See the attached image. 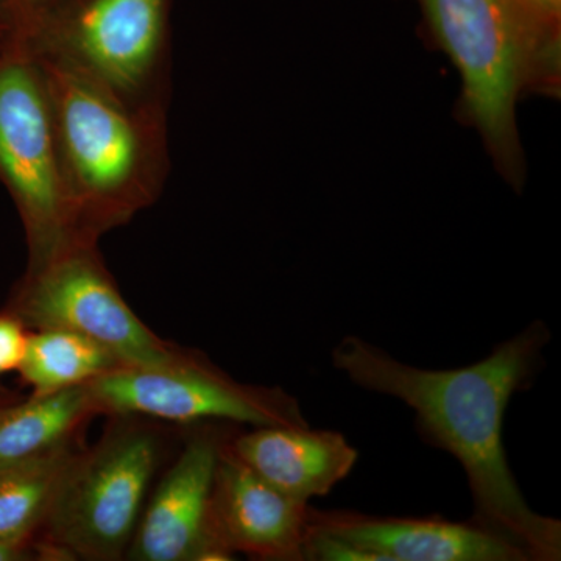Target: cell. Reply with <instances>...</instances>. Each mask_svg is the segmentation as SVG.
<instances>
[{
    "instance_id": "obj_11",
    "label": "cell",
    "mask_w": 561,
    "mask_h": 561,
    "mask_svg": "<svg viewBox=\"0 0 561 561\" xmlns=\"http://www.w3.org/2000/svg\"><path fill=\"white\" fill-rule=\"evenodd\" d=\"M309 513V502L264 481L231 451L230 438L225 442L210 494L209 526L228 559L243 553L257 560H305Z\"/></svg>"
},
{
    "instance_id": "obj_1",
    "label": "cell",
    "mask_w": 561,
    "mask_h": 561,
    "mask_svg": "<svg viewBox=\"0 0 561 561\" xmlns=\"http://www.w3.org/2000/svg\"><path fill=\"white\" fill-rule=\"evenodd\" d=\"M551 339L548 324L535 320L485 359L451 370L402 364L357 335H346L331 353L335 370L354 386L397 398L415 412L421 440L451 454L463 468L472 522L522 549L529 561L561 559V523L535 512L524 497L502 431L508 402L529 389Z\"/></svg>"
},
{
    "instance_id": "obj_19",
    "label": "cell",
    "mask_w": 561,
    "mask_h": 561,
    "mask_svg": "<svg viewBox=\"0 0 561 561\" xmlns=\"http://www.w3.org/2000/svg\"><path fill=\"white\" fill-rule=\"evenodd\" d=\"M534 2L540 5L541 9L549 11V13L560 16L561 0H534Z\"/></svg>"
},
{
    "instance_id": "obj_12",
    "label": "cell",
    "mask_w": 561,
    "mask_h": 561,
    "mask_svg": "<svg viewBox=\"0 0 561 561\" xmlns=\"http://www.w3.org/2000/svg\"><path fill=\"white\" fill-rule=\"evenodd\" d=\"M231 451L287 496L324 497L351 474L359 451L337 431L260 426L230 438Z\"/></svg>"
},
{
    "instance_id": "obj_4",
    "label": "cell",
    "mask_w": 561,
    "mask_h": 561,
    "mask_svg": "<svg viewBox=\"0 0 561 561\" xmlns=\"http://www.w3.org/2000/svg\"><path fill=\"white\" fill-rule=\"evenodd\" d=\"M90 451H79L55 497L38 545L46 559H127L161 460V440L135 416H114Z\"/></svg>"
},
{
    "instance_id": "obj_3",
    "label": "cell",
    "mask_w": 561,
    "mask_h": 561,
    "mask_svg": "<svg viewBox=\"0 0 561 561\" xmlns=\"http://www.w3.org/2000/svg\"><path fill=\"white\" fill-rule=\"evenodd\" d=\"M432 35L459 70L463 105L507 171L518 164L515 108L556 79L560 16L534 0H423Z\"/></svg>"
},
{
    "instance_id": "obj_10",
    "label": "cell",
    "mask_w": 561,
    "mask_h": 561,
    "mask_svg": "<svg viewBox=\"0 0 561 561\" xmlns=\"http://www.w3.org/2000/svg\"><path fill=\"white\" fill-rule=\"evenodd\" d=\"M309 531L343 542L346 561H529L471 518L454 523L311 507Z\"/></svg>"
},
{
    "instance_id": "obj_16",
    "label": "cell",
    "mask_w": 561,
    "mask_h": 561,
    "mask_svg": "<svg viewBox=\"0 0 561 561\" xmlns=\"http://www.w3.org/2000/svg\"><path fill=\"white\" fill-rule=\"evenodd\" d=\"M27 337V328L14 313H0V376L20 368Z\"/></svg>"
},
{
    "instance_id": "obj_18",
    "label": "cell",
    "mask_w": 561,
    "mask_h": 561,
    "mask_svg": "<svg viewBox=\"0 0 561 561\" xmlns=\"http://www.w3.org/2000/svg\"><path fill=\"white\" fill-rule=\"evenodd\" d=\"M46 560L43 548L35 545H16L0 540V561H20V560Z\"/></svg>"
},
{
    "instance_id": "obj_7",
    "label": "cell",
    "mask_w": 561,
    "mask_h": 561,
    "mask_svg": "<svg viewBox=\"0 0 561 561\" xmlns=\"http://www.w3.org/2000/svg\"><path fill=\"white\" fill-rule=\"evenodd\" d=\"M13 313L32 330L57 328L83 335L122 367H171L195 353L162 341L131 311L98 243H72L28 268Z\"/></svg>"
},
{
    "instance_id": "obj_9",
    "label": "cell",
    "mask_w": 561,
    "mask_h": 561,
    "mask_svg": "<svg viewBox=\"0 0 561 561\" xmlns=\"http://www.w3.org/2000/svg\"><path fill=\"white\" fill-rule=\"evenodd\" d=\"M228 438L209 430L184 445L140 513L127 559L135 561H224L210 535L214 478Z\"/></svg>"
},
{
    "instance_id": "obj_5",
    "label": "cell",
    "mask_w": 561,
    "mask_h": 561,
    "mask_svg": "<svg viewBox=\"0 0 561 561\" xmlns=\"http://www.w3.org/2000/svg\"><path fill=\"white\" fill-rule=\"evenodd\" d=\"M173 0H69L21 32L142 108L169 110Z\"/></svg>"
},
{
    "instance_id": "obj_6",
    "label": "cell",
    "mask_w": 561,
    "mask_h": 561,
    "mask_svg": "<svg viewBox=\"0 0 561 561\" xmlns=\"http://www.w3.org/2000/svg\"><path fill=\"white\" fill-rule=\"evenodd\" d=\"M0 50V180L20 209L31 268L77 242L38 55L22 33Z\"/></svg>"
},
{
    "instance_id": "obj_14",
    "label": "cell",
    "mask_w": 561,
    "mask_h": 561,
    "mask_svg": "<svg viewBox=\"0 0 561 561\" xmlns=\"http://www.w3.org/2000/svg\"><path fill=\"white\" fill-rule=\"evenodd\" d=\"M79 451L72 443L38 459L0 468V540L35 545Z\"/></svg>"
},
{
    "instance_id": "obj_2",
    "label": "cell",
    "mask_w": 561,
    "mask_h": 561,
    "mask_svg": "<svg viewBox=\"0 0 561 561\" xmlns=\"http://www.w3.org/2000/svg\"><path fill=\"white\" fill-rule=\"evenodd\" d=\"M33 49L49 94L77 242L99 243L164 191L168 110L131 105L60 58Z\"/></svg>"
},
{
    "instance_id": "obj_15",
    "label": "cell",
    "mask_w": 561,
    "mask_h": 561,
    "mask_svg": "<svg viewBox=\"0 0 561 561\" xmlns=\"http://www.w3.org/2000/svg\"><path fill=\"white\" fill-rule=\"evenodd\" d=\"M122 367L101 345L66 330L44 328L28 332L20 368L33 394H49L94 381Z\"/></svg>"
},
{
    "instance_id": "obj_8",
    "label": "cell",
    "mask_w": 561,
    "mask_h": 561,
    "mask_svg": "<svg viewBox=\"0 0 561 561\" xmlns=\"http://www.w3.org/2000/svg\"><path fill=\"white\" fill-rule=\"evenodd\" d=\"M88 389L99 415L309 426L297 398L279 387L236 381L201 353L171 367H117L88 382Z\"/></svg>"
},
{
    "instance_id": "obj_17",
    "label": "cell",
    "mask_w": 561,
    "mask_h": 561,
    "mask_svg": "<svg viewBox=\"0 0 561 561\" xmlns=\"http://www.w3.org/2000/svg\"><path fill=\"white\" fill-rule=\"evenodd\" d=\"M14 13L18 14L14 22V31H24L36 24L51 11L60 9L69 0H11Z\"/></svg>"
},
{
    "instance_id": "obj_13",
    "label": "cell",
    "mask_w": 561,
    "mask_h": 561,
    "mask_svg": "<svg viewBox=\"0 0 561 561\" xmlns=\"http://www.w3.org/2000/svg\"><path fill=\"white\" fill-rule=\"evenodd\" d=\"M99 415L88 383L49 394H33L0 408V468L38 459L76 443L79 431Z\"/></svg>"
}]
</instances>
